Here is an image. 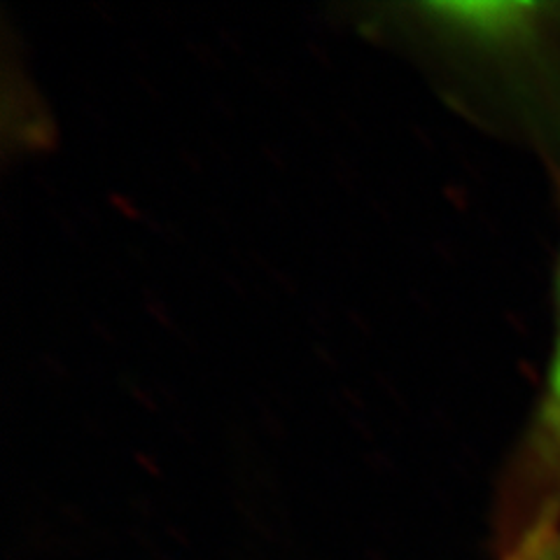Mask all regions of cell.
I'll return each mask as SVG.
<instances>
[{"mask_svg":"<svg viewBox=\"0 0 560 560\" xmlns=\"http://www.w3.org/2000/svg\"><path fill=\"white\" fill-rule=\"evenodd\" d=\"M556 341L533 423L504 483L500 547L541 518L560 514V265L556 283Z\"/></svg>","mask_w":560,"mask_h":560,"instance_id":"6da1fadb","label":"cell"},{"mask_svg":"<svg viewBox=\"0 0 560 560\" xmlns=\"http://www.w3.org/2000/svg\"><path fill=\"white\" fill-rule=\"evenodd\" d=\"M500 549V560H560V514L541 518Z\"/></svg>","mask_w":560,"mask_h":560,"instance_id":"7a4b0ae2","label":"cell"}]
</instances>
